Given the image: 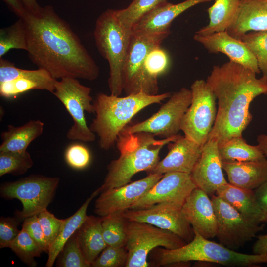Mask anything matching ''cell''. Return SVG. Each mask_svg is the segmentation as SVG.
Returning <instances> with one entry per match:
<instances>
[{
	"label": "cell",
	"mask_w": 267,
	"mask_h": 267,
	"mask_svg": "<svg viewBox=\"0 0 267 267\" xmlns=\"http://www.w3.org/2000/svg\"><path fill=\"white\" fill-rule=\"evenodd\" d=\"M170 65V58L167 51L161 45L153 48L147 54L144 68L148 77L154 83L158 84L159 76L164 74Z\"/></svg>",
	"instance_id": "obj_37"
},
{
	"label": "cell",
	"mask_w": 267,
	"mask_h": 267,
	"mask_svg": "<svg viewBox=\"0 0 267 267\" xmlns=\"http://www.w3.org/2000/svg\"><path fill=\"white\" fill-rule=\"evenodd\" d=\"M222 170L218 143L208 140L202 147L201 155L190 174L191 178L197 187L212 196L228 183Z\"/></svg>",
	"instance_id": "obj_18"
},
{
	"label": "cell",
	"mask_w": 267,
	"mask_h": 267,
	"mask_svg": "<svg viewBox=\"0 0 267 267\" xmlns=\"http://www.w3.org/2000/svg\"><path fill=\"white\" fill-rule=\"evenodd\" d=\"M252 252L256 254L267 253V234L257 237L252 246Z\"/></svg>",
	"instance_id": "obj_46"
},
{
	"label": "cell",
	"mask_w": 267,
	"mask_h": 267,
	"mask_svg": "<svg viewBox=\"0 0 267 267\" xmlns=\"http://www.w3.org/2000/svg\"><path fill=\"white\" fill-rule=\"evenodd\" d=\"M19 18L23 19L28 11L20 0H2Z\"/></svg>",
	"instance_id": "obj_44"
},
{
	"label": "cell",
	"mask_w": 267,
	"mask_h": 267,
	"mask_svg": "<svg viewBox=\"0 0 267 267\" xmlns=\"http://www.w3.org/2000/svg\"><path fill=\"white\" fill-rule=\"evenodd\" d=\"M252 70L229 61L214 66L207 82L218 100L216 120L208 140L219 145L237 136L252 119L249 106L252 100L267 94V78L256 77Z\"/></svg>",
	"instance_id": "obj_2"
},
{
	"label": "cell",
	"mask_w": 267,
	"mask_h": 267,
	"mask_svg": "<svg viewBox=\"0 0 267 267\" xmlns=\"http://www.w3.org/2000/svg\"><path fill=\"white\" fill-rule=\"evenodd\" d=\"M127 260L128 251L126 246H107L91 264V267H126Z\"/></svg>",
	"instance_id": "obj_39"
},
{
	"label": "cell",
	"mask_w": 267,
	"mask_h": 267,
	"mask_svg": "<svg viewBox=\"0 0 267 267\" xmlns=\"http://www.w3.org/2000/svg\"><path fill=\"white\" fill-rule=\"evenodd\" d=\"M241 0H216L207 9L209 22L196 33L207 35L225 31L235 20L240 5Z\"/></svg>",
	"instance_id": "obj_28"
},
{
	"label": "cell",
	"mask_w": 267,
	"mask_h": 267,
	"mask_svg": "<svg viewBox=\"0 0 267 267\" xmlns=\"http://www.w3.org/2000/svg\"><path fill=\"white\" fill-rule=\"evenodd\" d=\"M170 34H144L132 31L123 73V91L126 95L141 92L150 95L158 94V84L148 77L144 63L150 50L161 45Z\"/></svg>",
	"instance_id": "obj_7"
},
{
	"label": "cell",
	"mask_w": 267,
	"mask_h": 267,
	"mask_svg": "<svg viewBox=\"0 0 267 267\" xmlns=\"http://www.w3.org/2000/svg\"><path fill=\"white\" fill-rule=\"evenodd\" d=\"M222 161H259L267 159L258 145L248 144L242 136L233 137L219 145Z\"/></svg>",
	"instance_id": "obj_30"
},
{
	"label": "cell",
	"mask_w": 267,
	"mask_h": 267,
	"mask_svg": "<svg viewBox=\"0 0 267 267\" xmlns=\"http://www.w3.org/2000/svg\"><path fill=\"white\" fill-rule=\"evenodd\" d=\"M99 193L98 190H96L77 211L71 216L64 219L56 239L49 249L48 259L45 264L46 267L53 266L67 240L76 232L87 219L88 207L92 199Z\"/></svg>",
	"instance_id": "obj_29"
},
{
	"label": "cell",
	"mask_w": 267,
	"mask_h": 267,
	"mask_svg": "<svg viewBox=\"0 0 267 267\" xmlns=\"http://www.w3.org/2000/svg\"><path fill=\"white\" fill-rule=\"evenodd\" d=\"M23 227L43 252L48 253L49 246L39 222L38 216L34 215L24 220Z\"/></svg>",
	"instance_id": "obj_42"
},
{
	"label": "cell",
	"mask_w": 267,
	"mask_h": 267,
	"mask_svg": "<svg viewBox=\"0 0 267 267\" xmlns=\"http://www.w3.org/2000/svg\"><path fill=\"white\" fill-rule=\"evenodd\" d=\"M171 95L170 92L154 95L141 92L121 97L98 93L93 103L95 117L89 128L98 135L100 147L105 150L111 149L121 132L137 113L150 105L161 103Z\"/></svg>",
	"instance_id": "obj_4"
},
{
	"label": "cell",
	"mask_w": 267,
	"mask_h": 267,
	"mask_svg": "<svg viewBox=\"0 0 267 267\" xmlns=\"http://www.w3.org/2000/svg\"><path fill=\"white\" fill-rule=\"evenodd\" d=\"M229 183L255 190L267 179V159L259 161H222Z\"/></svg>",
	"instance_id": "obj_25"
},
{
	"label": "cell",
	"mask_w": 267,
	"mask_h": 267,
	"mask_svg": "<svg viewBox=\"0 0 267 267\" xmlns=\"http://www.w3.org/2000/svg\"><path fill=\"white\" fill-rule=\"evenodd\" d=\"M196 187L191 175L169 172L129 209H140L161 203H170L182 206L187 197Z\"/></svg>",
	"instance_id": "obj_16"
},
{
	"label": "cell",
	"mask_w": 267,
	"mask_h": 267,
	"mask_svg": "<svg viewBox=\"0 0 267 267\" xmlns=\"http://www.w3.org/2000/svg\"><path fill=\"white\" fill-rule=\"evenodd\" d=\"M164 174L150 173L141 179L101 192L95 203V213L100 217L124 211L142 197Z\"/></svg>",
	"instance_id": "obj_17"
},
{
	"label": "cell",
	"mask_w": 267,
	"mask_h": 267,
	"mask_svg": "<svg viewBox=\"0 0 267 267\" xmlns=\"http://www.w3.org/2000/svg\"><path fill=\"white\" fill-rule=\"evenodd\" d=\"M193 39L201 44L209 53L224 54L230 61L240 64L256 74L260 73L256 59L246 45L226 30L207 35L195 33Z\"/></svg>",
	"instance_id": "obj_20"
},
{
	"label": "cell",
	"mask_w": 267,
	"mask_h": 267,
	"mask_svg": "<svg viewBox=\"0 0 267 267\" xmlns=\"http://www.w3.org/2000/svg\"><path fill=\"white\" fill-rule=\"evenodd\" d=\"M179 135L156 139L153 134L144 132L120 133L116 142L120 156L108 165L104 182L97 189L99 193L130 183L135 174L152 169L159 161L162 148Z\"/></svg>",
	"instance_id": "obj_3"
},
{
	"label": "cell",
	"mask_w": 267,
	"mask_h": 267,
	"mask_svg": "<svg viewBox=\"0 0 267 267\" xmlns=\"http://www.w3.org/2000/svg\"><path fill=\"white\" fill-rule=\"evenodd\" d=\"M93 35L98 51L109 64L110 93L120 96L123 91V69L132 30L120 23L116 9H108L97 18Z\"/></svg>",
	"instance_id": "obj_6"
},
{
	"label": "cell",
	"mask_w": 267,
	"mask_h": 267,
	"mask_svg": "<svg viewBox=\"0 0 267 267\" xmlns=\"http://www.w3.org/2000/svg\"><path fill=\"white\" fill-rule=\"evenodd\" d=\"M202 147L179 134L175 140L168 144L167 155L147 173L181 172L191 174L201 155Z\"/></svg>",
	"instance_id": "obj_21"
},
{
	"label": "cell",
	"mask_w": 267,
	"mask_h": 267,
	"mask_svg": "<svg viewBox=\"0 0 267 267\" xmlns=\"http://www.w3.org/2000/svg\"><path fill=\"white\" fill-rule=\"evenodd\" d=\"M168 0H133L126 8L116 9L117 17L126 28L132 29L134 25L144 15Z\"/></svg>",
	"instance_id": "obj_33"
},
{
	"label": "cell",
	"mask_w": 267,
	"mask_h": 267,
	"mask_svg": "<svg viewBox=\"0 0 267 267\" xmlns=\"http://www.w3.org/2000/svg\"><path fill=\"white\" fill-rule=\"evenodd\" d=\"M211 0H185L177 4L168 1L150 11L133 27L132 31L138 33L154 34L170 32L173 21L190 8Z\"/></svg>",
	"instance_id": "obj_22"
},
{
	"label": "cell",
	"mask_w": 267,
	"mask_h": 267,
	"mask_svg": "<svg viewBox=\"0 0 267 267\" xmlns=\"http://www.w3.org/2000/svg\"><path fill=\"white\" fill-rule=\"evenodd\" d=\"M18 221L14 218L1 217L0 219V248L8 247L20 231Z\"/></svg>",
	"instance_id": "obj_43"
},
{
	"label": "cell",
	"mask_w": 267,
	"mask_h": 267,
	"mask_svg": "<svg viewBox=\"0 0 267 267\" xmlns=\"http://www.w3.org/2000/svg\"><path fill=\"white\" fill-rule=\"evenodd\" d=\"M216 194L249 222L258 225L267 222V214L258 201L254 190L235 186L228 182L218 189Z\"/></svg>",
	"instance_id": "obj_23"
},
{
	"label": "cell",
	"mask_w": 267,
	"mask_h": 267,
	"mask_svg": "<svg viewBox=\"0 0 267 267\" xmlns=\"http://www.w3.org/2000/svg\"><path fill=\"white\" fill-rule=\"evenodd\" d=\"M217 220L216 237L224 246L236 251L262 231L264 225L254 224L216 194L211 196Z\"/></svg>",
	"instance_id": "obj_13"
},
{
	"label": "cell",
	"mask_w": 267,
	"mask_h": 267,
	"mask_svg": "<svg viewBox=\"0 0 267 267\" xmlns=\"http://www.w3.org/2000/svg\"><path fill=\"white\" fill-rule=\"evenodd\" d=\"M13 49L27 50L26 26L21 18L10 26L0 29V58Z\"/></svg>",
	"instance_id": "obj_32"
},
{
	"label": "cell",
	"mask_w": 267,
	"mask_h": 267,
	"mask_svg": "<svg viewBox=\"0 0 267 267\" xmlns=\"http://www.w3.org/2000/svg\"><path fill=\"white\" fill-rule=\"evenodd\" d=\"M89 150L80 144H73L69 146L65 152V159L68 165L77 170L87 167L90 161Z\"/></svg>",
	"instance_id": "obj_41"
},
{
	"label": "cell",
	"mask_w": 267,
	"mask_h": 267,
	"mask_svg": "<svg viewBox=\"0 0 267 267\" xmlns=\"http://www.w3.org/2000/svg\"><path fill=\"white\" fill-rule=\"evenodd\" d=\"M9 248L23 263L32 267L36 266L35 258L40 257L43 252L23 227Z\"/></svg>",
	"instance_id": "obj_36"
},
{
	"label": "cell",
	"mask_w": 267,
	"mask_h": 267,
	"mask_svg": "<svg viewBox=\"0 0 267 267\" xmlns=\"http://www.w3.org/2000/svg\"><path fill=\"white\" fill-rule=\"evenodd\" d=\"M194 232L193 240L179 248H155L156 264L166 266L179 262L206 261L231 267H256L259 264L267 263V253H239L210 241L196 231Z\"/></svg>",
	"instance_id": "obj_5"
},
{
	"label": "cell",
	"mask_w": 267,
	"mask_h": 267,
	"mask_svg": "<svg viewBox=\"0 0 267 267\" xmlns=\"http://www.w3.org/2000/svg\"><path fill=\"white\" fill-rule=\"evenodd\" d=\"M44 123L39 120H30L20 126L8 125L7 130L1 133L0 152H23L43 133Z\"/></svg>",
	"instance_id": "obj_27"
},
{
	"label": "cell",
	"mask_w": 267,
	"mask_h": 267,
	"mask_svg": "<svg viewBox=\"0 0 267 267\" xmlns=\"http://www.w3.org/2000/svg\"><path fill=\"white\" fill-rule=\"evenodd\" d=\"M258 145L260 147L264 155L267 159V135L261 134L257 138Z\"/></svg>",
	"instance_id": "obj_48"
},
{
	"label": "cell",
	"mask_w": 267,
	"mask_h": 267,
	"mask_svg": "<svg viewBox=\"0 0 267 267\" xmlns=\"http://www.w3.org/2000/svg\"><path fill=\"white\" fill-rule=\"evenodd\" d=\"M226 31L238 39L251 31H267V6L265 0H241L238 14Z\"/></svg>",
	"instance_id": "obj_24"
},
{
	"label": "cell",
	"mask_w": 267,
	"mask_h": 267,
	"mask_svg": "<svg viewBox=\"0 0 267 267\" xmlns=\"http://www.w3.org/2000/svg\"><path fill=\"white\" fill-rule=\"evenodd\" d=\"M209 195L196 187L184 203L181 212L194 231L205 238L216 237L217 220L214 207Z\"/></svg>",
	"instance_id": "obj_19"
},
{
	"label": "cell",
	"mask_w": 267,
	"mask_h": 267,
	"mask_svg": "<svg viewBox=\"0 0 267 267\" xmlns=\"http://www.w3.org/2000/svg\"><path fill=\"white\" fill-rule=\"evenodd\" d=\"M191 98V89L182 88L171 94L156 113L143 121L128 125L121 133L144 132L161 139L176 136L180 130L182 118L190 105Z\"/></svg>",
	"instance_id": "obj_12"
},
{
	"label": "cell",
	"mask_w": 267,
	"mask_h": 267,
	"mask_svg": "<svg viewBox=\"0 0 267 267\" xmlns=\"http://www.w3.org/2000/svg\"><path fill=\"white\" fill-rule=\"evenodd\" d=\"M91 89L81 84L77 78L64 77L56 80L52 94L63 104L73 121L66 134L71 140L91 142L96 135L87 125L85 112L94 114Z\"/></svg>",
	"instance_id": "obj_8"
},
{
	"label": "cell",
	"mask_w": 267,
	"mask_h": 267,
	"mask_svg": "<svg viewBox=\"0 0 267 267\" xmlns=\"http://www.w3.org/2000/svg\"><path fill=\"white\" fill-rule=\"evenodd\" d=\"M33 165V161L27 150L0 152V177L6 174L22 175Z\"/></svg>",
	"instance_id": "obj_35"
},
{
	"label": "cell",
	"mask_w": 267,
	"mask_h": 267,
	"mask_svg": "<svg viewBox=\"0 0 267 267\" xmlns=\"http://www.w3.org/2000/svg\"><path fill=\"white\" fill-rule=\"evenodd\" d=\"M182 207L161 203L143 209H127L123 211V215L128 221L145 222L169 230L187 243L193 240L194 232L182 215Z\"/></svg>",
	"instance_id": "obj_15"
},
{
	"label": "cell",
	"mask_w": 267,
	"mask_h": 267,
	"mask_svg": "<svg viewBox=\"0 0 267 267\" xmlns=\"http://www.w3.org/2000/svg\"><path fill=\"white\" fill-rule=\"evenodd\" d=\"M59 182L58 177L31 175L14 181L3 183L0 189L2 197L17 199L22 204V210L16 213L18 219L38 215L47 209Z\"/></svg>",
	"instance_id": "obj_9"
},
{
	"label": "cell",
	"mask_w": 267,
	"mask_h": 267,
	"mask_svg": "<svg viewBox=\"0 0 267 267\" xmlns=\"http://www.w3.org/2000/svg\"><path fill=\"white\" fill-rule=\"evenodd\" d=\"M37 216L50 248L59 233L64 219H58L47 209L42 211Z\"/></svg>",
	"instance_id": "obj_40"
},
{
	"label": "cell",
	"mask_w": 267,
	"mask_h": 267,
	"mask_svg": "<svg viewBox=\"0 0 267 267\" xmlns=\"http://www.w3.org/2000/svg\"><path fill=\"white\" fill-rule=\"evenodd\" d=\"M103 217H87L77 230V240L86 261L91 264L107 247L102 228Z\"/></svg>",
	"instance_id": "obj_26"
},
{
	"label": "cell",
	"mask_w": 267,
	"mask_h": 267,
	"mask_svg": "<svg viewBox=\"0 0 267 267\" xmlns=\"http://www.w3.org/2000/svg\"><path fill=\"white\" fill-rule=\"evenodd\" d=\"M27 11L33 14H38L42 7L37 2L36 0H20Z\"/></svg>",
	"instance_id": "obj_47"
},
{
	"label": "cell",
	"mask_w": 267,
	"mask_h": 267,
	"mask_svg": "<svg viewBox=\"0 0 267 267\" xmlns=\"http://www.w3.org/2000/svg\"><path fill=\"white\" fill-rule=\"evenodd\" d=\"M239 39L254 56L262 76L267 78V31L250 32Z\"/></svg>",
	"instance_id": "obj_34"
},
{
	"label": "cell",
	"mask_w": 267,
	"mask_h": 267,
	"mask_svg": "<svg viewBox=\"0 0 267 267\" xmlns=\"http://www.w3.org/2000/svg\"><path fill=\"white\" fill-rule=\"evenodd\" d=\"M57 266L60 267H90L79 246L77 231L67 240L60 252Z\"/></svg>",
	"instance_id": "obj_38"
},
{
	"label": "cell",
	"mask_w": 267,
	"mask_h": 267,
	"mask_svg": "<svg viewBox=\"0 0 267 267\" xmlns=\"http://www.w3.org/2000/svg\"><path fill=\"white\" fill-rule=\"evenodd\" d=\"M187 243L175 233L150 224L128 222L126 248L128 260L125 267H147L148 255L158 247L179 248Z\"/></svg>",
	"instance_id": "obj_11"
},
{
	"label": "cell",
	"mask_w": 267,
	"mask_h": 267,
	"mask_svg": "<svg viewBox=\"0 0 267 267\" xmlns=\"http://www.w3.org/2000/svg\"><path fill=\"white\" fill-rule=\"evenodd\" d=\"M56 80L44 69H22L0 58V95L3 97L14 98L32 89L45 90L52 93Z\"/></svg>",
	"instance_id": "obj_14"
},
{
	"label": "cell",
	"mask_w": 267,
	"mask_h": 267,
	"mask_svg": "<svg viewBox=\"0 0 267 267\" xmlns=\"http://www.w3.org/2000/svg\"><path fill=\"white\" fill-rule=\"evenodd\" d=\"M24 20L28 57L38 68L56 80L64 77L94 81L99 68L69 25L51 5L37 14L28 12Z\"/></svg>",
	"instance_id": "obj_1"
},
{
	"label": "cell",
	"mask_w": 267,
	"mask_h": 267,
	"mask_svg": "<svg viewBox=\"0 0 267 267\" xmlns=\"http://www.w3.org/2000/svg\"><path fill=\"white\" fill-rule=\"evenodd\" d=\"M190 89L191 102L182 118L180 130L185 137L203 146L208 141L216 120V97L204 80H195Z\"/></svg>",
	"instance_id": "obj_10"
},
{
	"label": "cell",
	"mask_w": 267,
	"mask_h": 267,
	"mask_svg": "<svg viewBox=\"0 0 267 267\" xmlns=\"http://www.w3.org/2000/svg\"><path fill=\"white\" fill-rule=\"evenodd\" d=\"M265 1L266 4L267 6V0H265Z\"/></svg>",
	"instance_id": "obj_49"
},
{
	"label": "cell",
	"mask_w": 267,
	"mask_h": 267,
	"mask_svg": "<svg viewBox=\"0 0 267 267\" xmlns=\"http://www.w3.org/2000/svg\"><path fill=\"white\" fill-rule=\"evenodd\" d=\"M254 191L258 201L267 214V179Z\"/></svg>",
	"instance_id": "obj_45"
},
{
	"label": "cell",
	"mask_w": 267,
	"mask_h": 267,
	"mask_svg": "<svg viewBox=\"0 0 267 267\" xmlns=\"http://www.w3.org/2000/svg\"><path fill=\"white\" fill-rule=\"evenodd\" d=\"M102 217V233L107 246H126L128 221L123 216V211Z\"/></svg>",
	"instance_id": "obj_31"
}]
</instances>
